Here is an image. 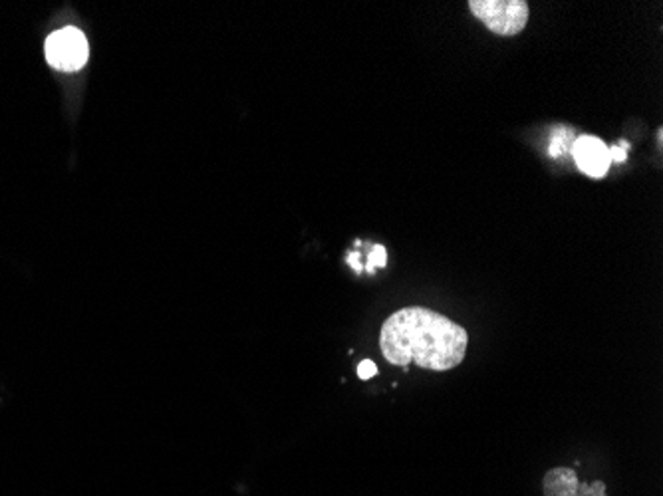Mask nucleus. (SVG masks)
<instances>
[{
  "mask_svg": "<svg viewBox=\"0 0 663 496\" xmlns=\"http://www.w3.org/2000/svg\"><path fill=\"white\" fill-rule=\"evenodd\" d=\"M469 334L461 324L421 306L393 312L380 332L382 354L393 365H420L430 372L458 367L468 354Z\"/></svg>",
  "mask_w": 663,
  "mask_h": 496,
  "instance_id": "obj_1",
  "label": "nucleus"
},
{
  "mask_svg": "<svg viewBox=\"0 0 663 496\" xmlns=\"http://www.w3.org/2000/svg\"><path fill=\"white\" fill-rule=\"evenodd\" d=\"M469 9L499 37H516L529 22V2L524 0H471Z\"/></svg>",
  "mask_w": 663,
  "mask_h": 496,
  "instance_id": "obj_2",
  "label": "nucleus"
},
{
  "mask_svg": "<svg viewBox=\"0 0 663 496\" xmlns=\"http://www.w3.org/2000/svg\"><path fill=\"white\" fill-rule=\"evenodd\" d=\"M47 60L60 72H76L88 62V40L82 30L74 27L57 30L47 40Z\"/></svg>",
  "mask_w": 663,
  "mask_h": 496,
  "instance_id": "obj_3",
  "label": "nucleus"
},
{
  "mask_svg": "<svg viewBox=\"0 0 663 496\" xmlns=\"http://www.w3.org/2000/svg\"><path fill=\"white\" fill-rule=\"evenodd\" d=\"M572 155H574L580 171L594 179L604 178L610 169V163H612L610 148L594 135H582L574 141Z\"/></svg>",
  "mask_w": 663,
  "mask_h": 496,
  "instance_id": "obj_4",
  "label": "nucleus"
},
{
  "mask_svg": "<svg viewBox=\"0 0 663 496\" xmlns=\"http://www.w3.org/2000/svg\"><path fill=\"white\" fill-rule=\"evenodd\" d=\"M580 480L572 468H552L542 480L544 496H576Z\"/></svg>",
  "mask_w": 663,
  "mask_h": 496,
  "instance_id": "obj_5",
  "label": "nucleus"
},
{
  "mask_svg": "<svg viewBox=\"0 0 663 496\" xmlns=\"http://www.w3.org/2000/svg\"><path fill=\"white\" fill-rule=\"evenodd\" d=\"M385 259H388L385 249H383L382 244H375V246H372V251H370V256H368L365 271L375 272V269H383L385 266Z\"/></svg>",
  "mask_w": 663,
  "mask_h": 496,
  "instance_id": "obj_6",
  "label": "nucleus"
},
{
  "mask_svg": "<svg viewBox=\"0 0 663 496\" xmlns=\"http://www.w3.org/2000/svg\"><path fill=\"white\" fill-rule=\"evenodd\" d=\"M576 496H607L606 495V487H604V483L602 480H596V483H582L579 485V490H576Z\"/></svg>",
  "mask_w": 663,
  "mask_h": 496,
  "instance_id": "obj_7",
  "label": "nucleus"
},
{
  "mask_svg": "<svg viewBox=\"0 0 663 496\" xmlns=\"http://www.w3.org/2000/svg\"><path fill=\"white\" fill-rule=\"evenodd\" d=\"M375 374H378V367H375L372 360H365V362L358 365V375H360V379H370V377H374Z\"/></svg>",
  "mask_w": 663,
  "mask_h": 496,
  "instance_id": "obj_8",
  "label": "nucleus"
},
{
  "mask_svg": "<svg viewBox=\"0 0 663 496\" xmlns=\"http://www.w3.org/2000/svg\"><path fill=\"white\" fill-rule=\"evenodd\" d=\"M348 264H352L355 272L364 271V266L360 263V254L358 253L348 254Z\"/></svg>",
  "mask_w": 663,
  "mask_h": 496,
  "instance_id": "obj_9",
  "label": "nucleus"
}]
</instances>
